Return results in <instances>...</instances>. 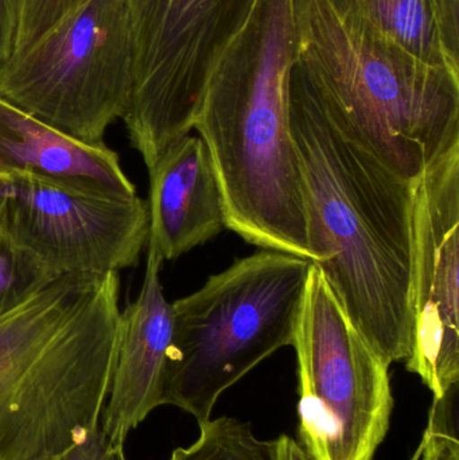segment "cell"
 Segmentation results:
<instances>
[{"instance_id": "cell-1", "label": "cell", "mask_w": 459, "mask_h": 460, "mask_svg": "<svg viewBox=\"0 0 459 460\" xmlns=\"http://www.w3.org/2000/svg\"><path fill=\"white\" fill-rule=\"evenodd\" d=\"M286 92L313 264L383 361L406 362L412 348L414 182L383 164L290 65Z\"/></svg>"}, {"instance_id": "cell-2", "label": "cell", "mask_w": 459, "mask_h": 460, "mask_svg": "<svg viewBox=\"0 0 459 460\" xmlns=\"http://www.w3.org/2000/svg\"><path fill=\"white\" fill-rule=\"evenodd\" d=\"M293 0H258L218 59L193 129L223 196L226 228L313 262L298 156L288 127Z\"/></svg>"}, {"instance_id": "cell-3", "label": "cell", "mask_w": 459, "mask_h": 460, "mask_svg": "<svg viewBox=\"0 0 459 460\" xmlns=\"http://www.w3.org/2000/svg\"><path fill=\"white\" fill-rule=\"evenodd\" d=\"M119 291V273L65 276L0 319V460H58L99 429Z\"/></svg>"}, {"instance_id": "cell-4", "label": "cell", "mask_w": 459, "mask_h": 460, "mask_svg": "<svg viewBox=\"0 0 459 460\" xmlns=\"http://www.w3.org/2000/svg\"><path fill=\"white\" fill-rule=\"evenodd\" d=\"M293 13L290 69L399 177L459 143V72L349 29L328 0H293Z\"/></svg>"}, {"instance_id": "cell-5", "label": "cell", "mask_w": 459, "mask_h": 460, "mask_svg": "<svg viewBox=\"0 0 459 460\" xmlns=\"http://www.w3.org/2000/svg\"><path fill=\"white\" fill-rule=\"evenodd\" d=\"M313 262L263 249L172 303L162 405L209 420L218 397L293 345Z\"/></svg>"}, {"instance_id": "cell-6", "label": "cell", "mask_w": 459, "mask_h": 460, "mask_svg": "<svg viewBox=\"0 0 459 460\" xmlns=\"http://www.w3.org/2000/svg\"><path fill=\"white\" fill-rule=\"evenodd\" d=\"M134 81L127 0H86L0 64V97L58 131L100 145Z\"/></svg>"}, {"instance_id": "cell-7", "label": "cell", "mask_w": 459, "mask_h": 460, "mask_svg": "<svg viewBox=\"0 0 459 460\" xmlns=\"http://www.w3.org/2000/svg\"><path fill=\"white\" fill-rule=\"evenodd\" d=\"M299 438L314 460H374L393 410L388 365L312 264L293 341Z\"/></svg>"}, {"instance_id": "cell-8", "label": "cell", "mask_w": 459, "mask_h": 460, "mask_svg": "<svg viewBox=\"0 0 459 460\" xmlns=\"http://www.w3.org/2000/svg\"><path fill=\"white\" fill-rule=\"evenodd\" d=\"M258 0H127L134 81L123 119L150 169L193 131L210 75Z\"/></svg>"}, {"instance_id": "cell-9", "label": "cell", "mask_w": 459, "mask_h": 460, "mask_svg": "<svg viewBox=\"0 0 459 460\" xmlns=\"http://www.w3.org/2000/svg\"><path fill=\"white\" fill-rule=\"evenodd\" d=\"M0 229L53 279L135 267L148 243L147 201L29 175L0 177Z\"/></svg>"}, {"instance_id": "cell-10", "label": "cell", "mask_w": 459, "mask_h": 460, "mask_svg": "<svg viewBox=\"0 0 459 460\" xmlns=\"http://www.w3.org/2000/svg\"><path fill=\"white\" fill-rule=\"evenodd\" d=\"M409 372L444 399L459 386V143L414 181Z\"/></svg>"}, {"instance_id": "cell-11", "label": "cell", "mask_w": 459, "mask_h": 460, "mask_svg": "<svg viewBox=\"0 0 459 460\" xmlns=\"http://www.w3.org/2000/svg\"><path fill=\"white\" fill-rule=\"evenodd\" d=\"M163 261L158 251L148 245L142 289L121 311L118 356L100 421L113 446H124L128 435L162 407L172 332V303L164 297L161 283Z\"/></svg>"}, {"instance_id": "cell-12", "label": "cell", "mask_w": 459, "mask_h": 460, "mask_svg": "<svg viewBox=\"0 0 459 460\" xmlns=\"http://www.w3.org/2000/svg\"><path fill=\"white\" fill-rule=\"evenodd\" d=\"M148 245L175 260L226 228L220 186L207 145L186 135L148 170Z\"/></svg>"}, {"instance_id": "cell-13", "label": "cell", "mask_w": 459, "mask_h": 460, "mask_svg": "<svg viewBox=\"0 0 459 460\" xmlns=\"http://www.w3.org/2000/svg\"><path fill=\"white\" fill-rule=\"evenodd\" d=\"M29 175L110 197L137 196L118 153L75 139L0 97V177Z\"/></svg>"}, {"instance_id": "cell-14", "label": "cell", "mask_w": 459, "mask_h": 460, "mask_svg": "<svg viewBox=\"0 0 459 460\" xmlns=\"http://www.w3.org/2000/svg\"><path fill=\"white\" fill-rule=\"evenodd\" d=\"M342 23L459 72V0H328Z\"/></svg>"}, {"instance_id": "cell-15", "label": "cell", "mask_w": 459, "mask_h": 460, "mask_svg": "<svg viewBox=\"0 0 459 460\" xmlns=\"http://www.w3.org/2000/svg\"><path fill=\"white\" fill-rule=\"evenodd\" d=\"M199 437L178 447L169 460H271L269 442H261L250 424L239 419H209L199 424Z\"/></svg>"}, {"instance_id": "cell-16", "label": "cell", "mask_w": 459, "mask_h": 460, "mask_svg": "<svg viewBox=\"0 0 459 460\" xmlns=\"http://www.w3.org/2000/svg\"><path fill=\"white\" fill-rule=\"evenodd\" d=\"M56 279L0 229V319L15 311Z\"/></svg>"}, {"instance_id": "cell-17", "label": "cell", "mask_w": 459, "mask_h": 460, "mask_svg": "<svg viewBox=\"0 0 459 460\" xmlns=\"http://www.w3.org/2000/svg\"><path fill=\"white\" fill-rule=\"evenodd\" d=\"M85 2L86 0H22L13 53L24 50L37 42L49 30L53 29L65 16Z\"/></svg>"}, {"instance_id": "cell-18", "label": "cell", "mask_w": 459, "mask_h": 460, "mask_svg": "<svg viewBox=\"0 0 459 460\" xmlns=\"http://www.w3.org/2000/svg\"><path fill=\"white\" fill-rule=\"evenodd\" d=\"M58 460H127L124 446H113L105 438L102 426L83 443Z\"/></svg>"}, {"instance_id": "cell-19", "label": "cell", "mask_w": 459, "mask_h": 460, "mask_svg": "<svg viewBox=\"0 0 459 460\" xmlns=\"http://www.w3.org/2000/svg\"><path fill=\"white\" fill-rule=\"evenodd\" d=\"M22 0H0V64L15 50Z\"/></svg>"}, {"instance_id": "cell-20", "label": "cell", "mask_w": 459, "mask_h": 460, "mask_svg": "<svg viewBox=\"0 0 459 460\" xmlns=\"http://www.w3.org/2000/svg\"><path fill=\"white\" fill-rule=\"evenodd\" d=\"M269 454L271 460H314L301 443L288 435H280L277 439L271 440Z\"/></svg>"}]
</instances>
